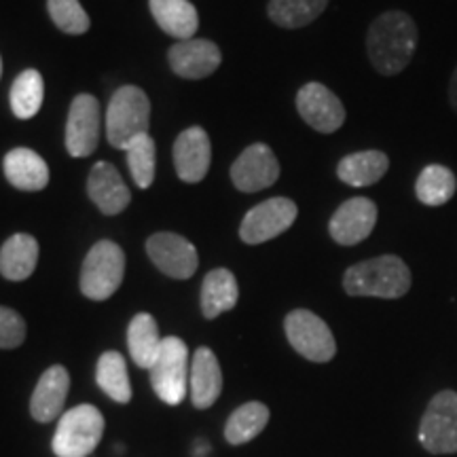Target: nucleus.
Returning a JSON list of instances; mask_svg holds the SVG:
<instances>
[{
  "instance_id": "obj_9",
  "label": "nucleus",
  "mask_w": 457,
  "mask_h": 457,
  "mask_svg": "<svg viewBox=\"0 0 457 457\" xmlns=\"http://www.w3.org/2000/svg\"><path fill=\"white\" fill-rule=\"evenodd\" d=\"M296 214H299V208H296L293 199H267V202L254 205V208L244 216L242 227H239V237L250 245L270 242V239L282 236L284 231H288V228L293 227Z\"/></svg>"
},
{
  "instance_id": "obj_23",
  "label": "nucleus",
  "mask_w": 457,
  "mask_h": 457,
  "mask_svg": "<svg viewBox=\"0 0 457 457\" xmlns=\"http://www.w3.org/2000/svg\"><path fill=\"white\" fill-rule=\"evenodd\" d=\"M390 168V159L381 151H360L343 157L337 165V176L339 180L350 187H370L377 185Z\"/></svg>"
},
{
  "instance_id": "obj_20",
  "label": "nucleus",
  "mask_w": 457,
  "mask_h": 457,
  "mask_svg": "<svg viewBox=\"0 0 457 457\" xmlns=\"http://www.w3.org/2000/svg\"><path fill=\"white\" fill-rule=\"evenodd\" d=\"M4 176L20 191H43L49 185V168L32 148H13L4 155Z\"/></svg>"
},
{
  "instance_id": "obj_33",
  "label": "nucleus",
  "mask_w": 457,
  "mask_h": 457,
  "mask_svg": "<svg viewBox=\"0 0 457 457\" xmlns=\"http://www.w3.org/2000/svg\"><path fill=\"white\" fill-rule=\"evenodd\" d=\"M26 339V322L15 310L0 307V350H13Z\"/></svg>"
},
{
  "instance_id": "obj_15",
  "label": "nucleus",
  "mask_w": 457,
  "mask_h": 457,
  "mask_svg": "<svg viewBox=\"0 0 457 457\" xmlns=\"http://www.w3.org/2000/svg\"><path fill=\"white\" fill-rule=\"evenodd\" d=\"M212 162L210 136L202 128H188L174 142V165L180 180L195 185L202 182Z\"/></svg>"
},
{
  "instance_id": "obj_5",
  "label": "nucleus",
  "mask_w": 457,
  "mask_h": 457,
  "mask_svg": "<svg viewBox=\"0 0 457 457\" xmlns=\"http://www.w3.org/2000/svg\"><path fill=\"white\" fill-rule=\"evenodd\" d=\"M188 347L179 337H165L159 347L155 362L151 364L153 390L170 407L180 404L188 390Z\"/></svg>"
},
{
  "instance_id": "obj_17",
  "label": "nucleus",
  "mask_w": 457,
  "mask_h": 457,
  "mask_svg": "<svg viewBox=\"0 0 457 457\" xmlns=\"http://www.w3.org/2000/svg\"><path fill=\"white\" fill-rule=\"evenodd\" d=\"M87 193L100 212L108 216L121 214L131 202V193L125 187L121 174L108 162H98L91 168Z\"/></svg>"
},
{
  "instance_id": "obj_7",
  "label": "nucleus",
  "mask_w": 457,
  "mask_h": 457,
  "mask_svg": "<svg viewBox=\"0 0 457 457\" xmlns=\"http://www.w3.org/2000/svg\"><path fill=\"white\" fill-rule=\"evenodd\" d=\"M420 443L432 455L457 453V392L443 390L430 400L420 421Z\"/></svg>"
},
{
  "instance_id": "obj_26",
  "label": "nucleus",
  "mask_w": 457,
  "mask_h": 457,
  "mask_svg": "<svg viewBox=\"0 0 457 457\" xmlns=\"http://www.w3.org/2000/svg\"><path fill=\"white\" fill-rule=\"evenodd\" d=\"M457 191V179L447 165L430 163L421 170L415 182V195L424 205L438 208L445 205Z\"/></svg>"
},
{
  "instance_id": "obj_8",
  "label": "nucleus",
  "mask_w": 457,
  "mask_h": 457,
  "mask_svg": "<svg viewBox=\"0 0 457 457\" xmlns=\"http://www.w3.org/2000/svg\"><path fill=\"white\" fill-rule=\"evenodd\" d=\"M284 330L290 345L312 362H328L335 358L337 343L328 324L313 312L295 310L284 320Z\"/></svg>"
},
{
  "instance_id": "obj_18",
  "label": "nucleus",
  "mask_w": 457,
  "mask_h": 457,
  "mask_svg": "<svg viewBox=\"0 0 457 457\" xmlns=\"http://www.w3.org/2000/svg\"><path fill=\"white\" fill-rule=\"evenodd\" d=\"M188 390L195 409H208L219 400L222 392V373L219 358L210 347H199L191 358L188 370Z\"/></svg>"
},
{
  "instance_id": "obj_13",
  "label": "nucleus",
  "mask_w": 457,
  "mask_h": 457,
  "mask_svg": "<svg viewBox=\"0 0 457 457\" xmlns=\"http://www.w3.org/2000/svg\"><path fill=\"white\" fill-rule=\"evenodd\" d=\"M279 179L278 157L267 145L248 146L231 165V180L244 193H256L276 185Z\"/></svg>"
},
{
  "instance_id": "obj_25",
  "label": "nucleus",
  "mask_w": 457,
  "mask_h": 457,
  "mask_svg": "<svg viewBox=\"0 0 457 457\" xmlns=\"http://www.w3.org/2000/svg\"><path fill=\"white\" fill-rule=\"evenodd\" d=\"M162 337H159V327L151 313H138L129 322L128 328V345L129 356L138 364L140 369H151L155 362L159 347H162Z\"/></svg>"
},
{
  "instance_id": "obj_16",
  "label": "nucleus",
  "mask_w": 457,
  "mask_h": 457,
  "mask_svg": "<svg viewBox=\"0 0 457 457\" xmlns=\"http://www.w3.org/2000/svg\"><path fill=\"white\" fill-rule=\"evenodd\" d=\"M171 71L182 79H205L219 71L222 55L212 41L205 38H188L179 41L168 51Z\"/></svg>"
},
{
  "instance_id": "obj_32",
  "label": "nucleus",
  "mask_w": 457,
  "mask_h": 457,
  "mask_svg": "<svg viewBox=\"0 0 457 457\" xmlns=\"http://www.w3.org/2000/svg\"><path fill=\"white\" fill-rule=\"evenodd\" d=\"M47 11L55 28L66 34H85L91 20L79 0H47Z\"/></svg>"
},
{
  "instance_id": "obj_19",
  "label": "nucleus",
  "mask_w": 457,
  "mask_h": 457,
  "mask_svg": "<svg viewBox=\"0 0 457 457\" xmlns=\"http://www.w3.org/2000/svg\"><path fill=\"white\" fill-rule=\"evenodd\" d=\"M68 387H71V375L64 367L55 364L45 370L30 398V413L34 420L41 424L57 420L66 403Z\"/></svg>"
},
{
  "instance_id": "obj_12",
  "label": "nucleus",
  "mask_w": 457,
  "mask_h": 457,
  "mask_svg": "<svg viewBox=\"0 0 457 457\" xmlns=\"http://www.w3.org/2000/svg\"><path fill=\"white\" fill-rule=\"evenodd\" d=\"M146 253L157 270L176 279H188L197 271L199 256L195 245L176 233H155L148 237Z\"/></svg>"
},
{
  "instance_id": "obj_31",
  "label": "nucleus",
  "mask_w": 457,
  "mask_h": 457,
  "mask_svg": "<svg viewBox=\"0 0 457 457\" xmlns=\"http://www.w3.org/2000/svg\"><path fill=\"white\" fill-rule=\"evenodd\" d=\"M128 165L131 179L140 188H148L155 180V163H157V148L155 140L148 134H142L128 145Z\"/></svg>"
},
{
  "instance_id": "obj_27",
  "label": "nucleus",
  "mask_w": 457,
  "mask_h": 457,
  "mask_svg": "<svg viewBox=\"0 0 457 457\" xmlns=\"http://www.w3.org/2000/svg\"><path fill=\"white\" fill-rule=\"evenodd\" d=\"M327 7L328 0H270L267 15L276 26L296 30L316 21Z\"/></svg>"
},
{
  "instance_id": "obj_6",
  "label": "nucleus",
  "mask_w": 457,
  "mask_h": 457,
  "mask_svg": "<svg viewBox=\"0 0 457 457\" xmlns=\"http://www.w3.org/2000/svg\"><path fill=\"white\" fill-rule=\"evenodd\" d=\"M125 276V254L114 242L102 239L85 256L81 290L91 301H106L117 293Z\"/></svg>"
},
{
  "instance_id": "obj_22",
  "label": "nucleus",
  "mask_w": 457,
  "mask_h": 457,
  "mask_svg": "<svg viewBox=\"0 0 457 457\" xmlns=\"http://www.w3.org/2000/svg\"><path fill=\"white\" fill-rule=\"evenodd\" d=\"M38 242L28 233H15L0 248V273L11 282L28 279L37 270Z\"/></svg>"
},
{
  "instance_id": "obj_34",
  "label": "nucleus",
  "mask_w": 457,
  "mask_h": 457,
  "mask_svg": "<svg viewBox=\"0 0 457 457\" xmlns=\"http://www.w3.org/2000/svg\"><path fill=\"white\" fill-rule=\"evenodd\" d=\"M449 104L453 108V112L457 114V66L453 74H451V81H449Z\"/></svg>"
},
{
  "instance_id": "obj_1",
  "label": "nucleus",
  "mask_w": 457,
  "mask_h": 457,
  "mask_svg": "<svg viewBox=\"0 0 457 457\" xmlns=\"http://www.w3.org/2000/svg\"><path fill=\"white\" fill-rule=\"evenodd\" d=\"M417 45H420V30L415 20L398 9L381 13L367 32L369 60L384 77L403 72L413 60Z\"/></svg>"
},
{
  "instance_id": "obj_10",
  "label": "nucleus",
  "mask_w": 457,
  "mask_h": 457,
  "mask_svg": "<svg viewBox=\"0 0 457 457\" xmlns=\"http://www.w3.org/2000/svg\"><path fill=\"white\" fill-rule=\"evenodd\" d=\"M100 102L89 94L72 100L66 121V151L72 157H89L100 142Z\"/></svg>"
},
{
  "instance_id": "obj_29",
  "label": "nucleus",
  "mask_w": 457,
  "mask_h": 457,
  "mask_svg": "<svg viewBox=\"0 0 457 457\" xmlns=\"http://www.w3.org/2000/svg\"><path fill=\"white\" fill-rule=\"evenodd\" d=\"M45 98V83L38 71L28 68L11 85V111L17 119H32L41 111Z\"/></svg>"
},
{
  "instance_id": "obj_11",
  "label": "nucleus",
  "mask_w": 457,
  "mask_h": 457,
  "mask_svg": "<svg viewBox=\"0 0 457 457\" xmlns=\"http://www.w3.org/2000/svg\"><path fill=\"white\" fill-rule=\"evenodd\" d=\"M296 111L303 121L320 134H335L345 123V108L341 100L322 83L303 85L296 94Z\"/></svg>"
},
{
  "instance_id": "obj_24",
  "label": "nucleus",
  "mask_w": 457,
  "mask_h": 457,
  "mask_svg": "<svg viewBox=\"0 0 457 457\" xmlns=\"http://www.w3.org/2000/svg\"><path fill=\"white\" fill-rule=\"evenodd\" d=\"M237 279L228 270H214L204 278L202 286V313L208 320L231 312L237 305Z\"/></svg>"
},
{
  "instance_id": "obj_21",
  "label": "nucleus",
  "mask_w": 457,
  "mask_h": 457,
  "mask_svg": "<svg viewBox=\"0 0 457 457\" xmlns=\"http://www.w3.org/2000/svg\"><path fill=\"white\" fill-rule=\"evenodd\" d=\"M151 13L155 17L157 26L165 34L179 38V41H188L195 37L199 28V15L195 4L188 0H148Z\"/></svg>"
},
{
  "instance_id": "obj_3",
  "label": "nucleus",
  "mask_w": 457,
  "mask_h": 457,
  "mask_svg": "<svg viewBox=\"0 0 457 457\" xmlns=\"http://www.w3.org/2000/svg\"><path fill=\"white\" fill-rule=\"evenodd\" d=\"M151 102L136 85H123L114 91L106 112V138L114 148H128L134 138L148 134Z\"/></svg>"
},
{
  "instance_id": "obj_4",
  "label": "nucleus",
  "mask_w": 457,
  "mask_h": 457,
  "mask_svg": "<svg viewBox=\"0 0 457 457\" xmlns=\"http://www.w3.org/2000/svg\"><path fill=\"white\" fill-rule=\"evenodd\" d=\"M104 434V417L94 404H79L62 415L54 436L57 457H87L100 445Z\"/></svg>"
},
{
  "instance_id": "obj_2",
  "label": "nucleus",
  "mask_w": 457,
  "mask_h": 457,
  "mask_svg": "<svg viewBox=\"0 0 457 457\" xmlns=\"http://www.w3.org/2000/svg\"><path fill=\"white\" fill-rule=\"evenodd\" d=\"M343 288L350 296L400 299L411 288V271L400 256H375L352 265L343 276Z\"/></svg>"
},
{
  "instance_id": "obj_35",
  "label": "nucleus",
  "mask_w": 457,
  "mask_h": 457,
  "mask_svg": "<svg viewBox=\"0 0 457 457\" xmlns=\"http://www.w3.org/2000/svg\"><path fill=\"white\" fill-rule=\"evenodd\" d=\"M0 77H3V60H0Z\"/></svg>"
},
{
  "instance_id": "obj_30",
  "label": "nucleus",
  "mask_w": 457,
  "mask_h": 457,
  "mask_svg": "<svg viewBox=\"0 0 457 457\" xmlns=\"http://www.w3.org/2000/svg\"><path fill=\"white\" fill-rule=\"evenodd\" d=\"M270 421V409L262 403H245L228 417L225 426V438L231 445L250 443L265 430Z\"/></svg>"
},
{
  "instance_id": "obj_28",
  "label": "nucleus",
  "mask_w": 457,
  "mask_h": 457,
  "mask_svg": "<svg viewBox=\"0 0 457 457\" xmlns=\"http://www.w3.org/2000/svg\"><path fill=\"white\" fill-rule=\"evenodd\" d=\"M96 381L102 392L114 403L125 404L131 400V384L128 377V362L119 352H104L98 360L96 369Z\"/></svg>"
},
{
  "instance_id": "obj_14",
  "label": "nucleus",
  "mask_w": 457,
  "mask_h": 457,
  "mask_svg": "<svg viewBox=\"0 0 457 457\" xmlns=\"http://www.w3.org/2000/svg\"><path fill=\"white\" fill-rule=\"evenodd\" d=\"M377 225V205L369 197H352L341 204L328 222V233L339 245L364 242Z\"/></svg>"
}]
</instances>
